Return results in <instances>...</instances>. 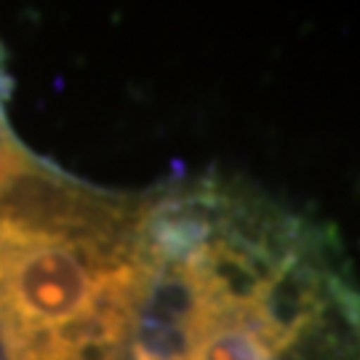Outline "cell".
<instances>
[{"instance_id": "1", "label": "cell", "mask_w": 360, "mask_h": 360, "mask_svg": "<svg viewBox=\"0 0 360 360\" xmlns=\"http://www.w3.org/2000/svg\"><path fill=\"white\" fill-rule=\"evenodd\" d=\"M142 224L131 360H360V291L315 221L203 181Z\"/></svg>"}]
</instances>
